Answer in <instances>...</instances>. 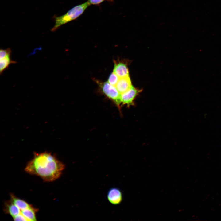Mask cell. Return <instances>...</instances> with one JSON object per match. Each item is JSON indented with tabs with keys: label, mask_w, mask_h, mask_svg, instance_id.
<instances>
[{
	"label": "cell",
	"mask_w": 221,
	"mask_h": 221,
	"mask_svg": "<svg viewBox=\"0 0 221 221\" xmlns=\"http://www.w3.org/2000/svg\"><path fill=\"white\" fill-rule=\"evenodd\" d=\"M65 167V165L53 155L45 152L35 153L25 170L31 175L41 177L45 181L52 182L61 176Z\"/></svg>",
	"instance_id": "1"
},
{
	"label": "cell",
	"mask_w": 221,
	"mask_h": 221,
	"mask_svg": "<svg viewBox=\"0 0 221 221\" xmlns=\"http://www.w3.org/2000/svg\"><path fill=\"white\" fill-rule=\"evenodd\" d=\"M11 53V51L10 48L5 49H1L0 50V60H1L8 56H10Z\"/></svg>",
	"instance_id": "12"
},
{
	"label": "cell",
	"mask_w": 221,
	"mask_h": 221,
	"mask_svg": "<svg viewBox=\"0 0 221 221\" xmlns=\"http://www.w3.org/2000/svg\"><path fill=\"white\" fill-rule=\"evenodd\" d=\"M10 200L20 210L22 215L23 213L26 209L32 206L26 201L17 197L13 194H10Z\"/></svg>",
	"instance_id": "7"
},
{
	"label": "cell",
	"mask_w": 221,
	"mask_h": 221,
	"mask_svg": "<svg viewBox=\"0 0 221 221\" xmlns=\"http://www.w3.org/2000/svg\"><path fill=\"white\" fill-rule=\"evenodd\" d=\"M4 210L5 213L10 214L14 221H27L21 215L20 210L10 200L5 202Z\"/></svg>",
	"instance_id": "4"
},
{
	"label": "cell",
	"mask_w": 221,
	"mask_h": 221,
	"mask_svg": "<svg viewBox=\"0 0 221 221\" xmlns=\"http://www.w3.org/2000/svg\"><path fill=\"white\" fill-rule=\"evenodd\" d=\"M108 201L112 204L117 205L121 203L122 200V194L118 188L113 187L110 189L107 193Z\"/></svg>",
	"instance_id": "6"
},
{
	"label": "cell",
	"mask_w": 221,
	"mask_h": 221,
	"mask_svg": "<svg viewBox=\"0 0 221 221\" xmlns=\"http://www.w3.org/2000/svg\"><path fill=\"white\" fill-rule=\"evenodd\" d=\"M140 91L132 86L127 91L121 94V103L123 105H126L128 107L133 105L135 98Z\"/></svg>",
	"instance_id": "5"
},
{
	"label": "cell",
	"mask_w": 221,
	"mask_h": 221,
	"mask_svg": "<svg viewBox=\"0 0 221 221\" xmlns=\"http://www.w3.org/2000/svg\"><path fill=\"white\" fill-rule=\"evenodd\" d=\"M119 78L114 72H112L110 75L108 82L111 85L115 86L117 83Z\"/></svg>",
	"instance_id": "11"
},
{
	"label": "cell",
	"mask_w": 221,
	"mask_h": 221,
	"mask_svg": "<svg viewBox=\"0 0 221 221\" xmlns=\"http://www.w3.org/2000/svg\"><path fill=\"white\" fill-rule=\"evenodd\" d=\"M89 6L90 5L87 1L73 7L62 16L55 17V24L51 29L52 31H56L62 25L78 18L84 13Z\"/></svg>",
	"instance_id": "2"
},
{
	"label": "cell",
	"mask_w": 221,
	"mask_h": 221,
	"mask_svg": "<svg viewBox=\"0 0 221 221\" xmlns=\"http://www.w3.org/2000/svg\"><path fill=\"white\" fill-rule=\"evenodd\" d=\"M113 72L119 78L129 76L128 68L125 64L122 63L115 64Z\"/></svg>",
	"instance_id": "9"
},
{
	"label": "cell",
	"mask_w": 221,
	"mask_h": 221,
	"mask_svg": "<svg viewBox=\"0 0 221 221\" xmlns=\"http://www.w3.org/2000/svg\"><path fill=\"white\" fill-rule=\"evenodd\" d=\"M17 63L16 61H13L11 60L10 56H8L3 59L0 60V74H1L4 70L7 69L10 64H14Z\"/></svg>",
	"instance_id": "10"
},
{
	"label": "cell",
	"mask_w": 221,
	"mask_h": 221,
	"mask_svg": "<svg viewBox=\"0 0 221 221\" xmlns=\"http://www.w3.org/2000/svg\"><path fill=\"white\" fill-rule=\"evenodd\" d=\"M101 88L103 93L112 100L119 108L120 104L121 103V94L115 86L111 85L108 82H107L102 84Z\"/></svg>",
	"instance_id": "3"
},
{
	"label": "cell",
	"mask_w": 221,
	"mask_h": 221,
	"mask_svg": "<svg viewBox=\"0 0 221 221\" xmlns=\"http://www.w3.org/2000/svg\"><path fill=\"white\" fill-rule=\"evenodd\" d=\"M111 0H88L87 2L90 5H99L105 1Z\"/></svg>",
	"instance_id": "13"
},
{
	"label": "cell",
	"mask_w": 221,
	"mask_h": 221,
	"mask_svg": "<svg viewBox=\"0 0 221 221\" xmlns=\"http://www.w3.org/2000/svg\"><path fill=\"white\" fill-rule=\"evenodd\" d=\"M132 86L130 79L128 76L119 78L115 86L119 92L122 94L129 90Z\"/></svg>",
	"instance_id": "8"
}]
</instances>
